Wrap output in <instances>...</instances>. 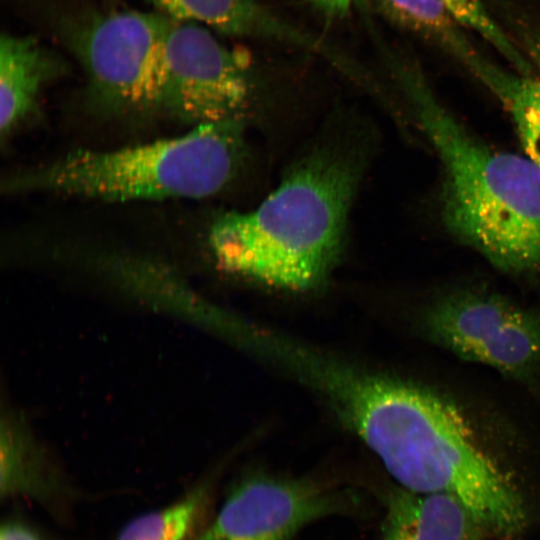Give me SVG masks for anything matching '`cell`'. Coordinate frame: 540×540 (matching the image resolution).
I'll list each match as a JSON object with an SVG mask.
<instances>
[{
	"label": "cell",
	"instance_id": "obj_1",
	"mask_svg": "<svg viewBox=\"0 0 540 540\" xmlns=\"http://www.w3.org/2000/svg\"><path fill=\"white\" fill-rule=\"evenodd\" d=\"M308 383L379 457L400 487L459 500L489 538L513 540L528 523L516 486L438 392L322 358Z\"/></svg>",
	"mask_w": 540,
	"mask_h": 540
},
{
	"label": "cell",
	"instance_id": "obj_2",
	"mask_svg": "<svg viewBox=\"0 0 540 540\" xmlns=\"http://www.w3.org/2000/svg\"><path fill=\"white\" fill-rule=\"evenodd\" d=\"M366 157L352 132L322 139L256 208L213 221L207 240L217 266L290 290L323 283L341 254Z\"/></svg>",
	"mask_w": 540,
	"mask_h": 540
},
{
	"label": "cell",
	"instance_id": "obj_3",
	"mask_svg": "<svg viewBox=\"0 0 540 540\" xmlns=\"http://www.w3.org/2000/svg\"><path fill=\"white\" fill-rule=\"evenodd\" d=\"M395 66L418 127L440 160L448 232L503 272L540 274V166L484 143L438 101L420 71Z\"/></svg>",
	"mask_w": 540,
	"mask_h": 540
},
{
	"label": "cell",
	"instance_id": "obj_4",
	"mask_svg": "<svg viewBox=\"0 0 540 540\" xmlns=\"http://www.w3.org/2000/svg\"><path fill=\"white\" fill-rule=\"evenodd\" d=\"M245 118L114 150L78 149L9 175L2 191L47 192L102 201L203 198L223 189L244 152Z\"/></svg>",
	"mask_w": 540,
	"mask_h": 540
},
{
	"label": "cell",
	"instance_id": "obj_5",
	"mask_svg": "<svg viewBox=\"0 0 540 540\" xmlns=\"http://www.w3.org/2000/svg\"><path fill=\"white\" fill-rule=\"evenodd\" d=\"M171 20L134 10L86 12L63 20L61 35L81 64L92 105L118 117L160 111Z\"/></svg>",
	"mask_w": 540,
	"mask_h": 540
},
{
	"label": "cell",
	"instance_id": "obj_6",
	"mask_svg": "<svg viewBox=\"0 0 540 540\" xmlns=\"http://www.w3.org/2000/svg\"><path fill=\"white\" fill-rule=\"evenodd\" d=\"M425 336L462 360L528 380L540 371V313L481 289L441 296L422 319Z\"/></svg>",
	"mask_w": 540,
	"mask_h": 540
},
{
	"label": "cell",
	"instance_id": "obj_7",
	"mask_svg": "<svg viewBox=\"0 0 540 540\" xmlns=\"http://www.w3.org/2000/svg\"><path fill=\"white\" fill-rule=\"evenodd\" d=\"M254 91L245 51L223 44L203 25L171 20L160 112L192 127L246 119Z\"/></svg>",
	"mask_w": 540,
	"mask_h": 540
},
{
	"label": "cell",
	"instance_id": "obj_8",
	"mask_svg": "<svg viewBox=\"0 0 540 540\" xmlns=\"http://www.w3.org/2000/svg\"><path fill=\"white\" fill-rule=\"evenodd\" d=\"M354 504L311 481L253 477L233 489L195 540H291L315 520L351 513Z\"/></svg>",
	"mask_w": 540,
	"mask_h": 540
},
{
	"label": "cell",
	"instance_id": "obj_9",
	"mask_svg": "<svg viewBox=\"0 0 540 540\" xmlns=\"http://www.w3.org/2000/svg\"><path fill=\"white\" fill-rule=\"evenodd\" d=\"M384 503L380 540L489 538L470 511L452 496L398 487L385 495Z\"/></svg>",
	"mask_w": 540,
	"mask_h": 540
},
{
	"label": "cell",
	"instance_id": "obj_10",
	"mask_svg": "<svg viewBox=\"0 0 540 540\" xmlns=\"http://www.w3.org/2000/svg\"><path fill=\"white\" fill-rule=\"evenodd\" d=\"M64 63L30 36L0 39V130L2 138L37 104L42 87L64 72Z\"/></svg>",
	"mask_w": 540,
	"mask_h": 540
},
{
	"label": "cell",
	"instance_id": "obj_11",
	"mask_svg": "<svg viewBox=\"0 0 540 540\" xmlns=\"http://www.w3.org/2000/svg\"><path fill=\"white\" fill-rule=\"evenodd\" d=\"M378 10L398 26L434 40L485 81L496 67L485 61L459 30L442 0H375Z\"/></svg>",
	"mask_w": 540,
	"mask_h": 540
},
{
	"label": "cell",
	"instance_id": "obj_12",
	"mask_svg": "<svg viewBox=\"0 0 540 540\" xmlns=\"http://www.w3.org/2000/svg\"><path fill=\"white\" fill-rule=\"evenodd\" d=\"M208 485L193 488L176 502L129 521L115 540H195L209 524Z\"/></svg>",
	"mask_w": 540,
	"mask_h": 540
},
{
	"label": "cell",
	"instance_id": "obj_13",
	"mask_svg": "<svg viewBox=\"0 0 540 540\" xmlns=\"http://www.w3.org/2000/svg\"><path fill=\"white\" fill-rule=\"evenodd\" d=\"M536 77L509 75L495 93L512 115L528 157L540 166V52Z\"/></svg>",
	"mask_w": 540,
	"mask_h": 540
},
{
	"label": "cell",
	"instance_id": "obj_14",
	"mask_svg": "<svg viewBox=\"0 0 540 540\" xmlns=\"http://www.w3.org/2000/svg\"><path fill=\"white\" fill-rule=\"evenodd\" d=\"M150 1L174 22H193L233 36L242 32L250 8V0Z\"/></svg>",
	"mask_w": 540,
	"mask_h": 540
},
{
	"label": "cell",
	"instance_id": "obj_15",
	"mask_svg": "<svg viewBox=\"0 0 540 540\" xmlns=\"http://www.w3.org/2000/svg\"><path fill=\"white\" fill-rule=\"evenodd\" d=\"M452 16L489 41L520 72L530 75L531 65L486 12L480 0H442Z\"/></svg>",
	"mask_w": 540,
	"mask_h": 540
},
{
	"label": "cell",
	"instance_id": "obj_16",
	"mask_svg": "<svg viewBox=\"0 0 540 540\" xmlns=\"http://www.w3.org/2000/svg\"><path fill=\"white\" fill-rule=\"evenodd\" d=\"M0 540H46L38 530L29 524L16 519L3 522Z\"/></svg>",
	"mask_w": 540,
	"mask_h": 540
},
{
	"label": "cell",
	"instance_id": "obj_17",
	"mask_svg": "<svg viewBox=\"0 0 540 540\" xmlns=\"http://www.w3.org/2000/svg\"><path fill=\"white\" fill-rule=\"evenodd\" d=\"M314 3L329 15H343L359 0H313Z\"/></svg>",
	"mask_w": 540,
	"mask_h": 540
}]
</instances>
